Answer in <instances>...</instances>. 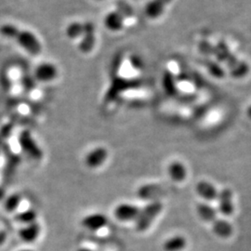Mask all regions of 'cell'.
<instances>
[{
    "instance_id": "cell-9",
    "label": "cell",
    "mask_w": 251,
    "mask_h": 251,
    "mask_svg": "<svg viewBox=\"0 0 251 251\" xmlns=\"http://www.w3.org/2000/svg\"><path fill=\"white\" fill-rule=\"evenodd\" d=\"M140 213V209L137 206L130 204H121L117 206L115 210V215L117 220L122 222L134 221Z\"/></svg>"
},
{
    "instance_id": "cell-1",
    "label": "cell",
    "mask_w": 251,
    "mask_h": 251,
    "mask_svg": "<svg viewBox=\"0 0 251 251\" xmlns=\"http://www.w3.org/2000/svg\"><path fill=\"white\" fill-rule=\"evenodd\" d=\"M19 144L22 151L33 160H41L44 152L40 145L37 144L35 138L29 130H23L18 137Z\"/></svg>"
},
{
    "instance_id": "cell-13",
    "label": "cell",
    "mask_w": 251,
    "mask_h": 251,
    "mask_svg": "<svg viewBox=\"0 0 251 251\" xmlns=\"http://www.w3.org/2000/svg\"><path fill=\"white\" fill-rule=\"evenodd\" d=\"M213 231L218 236L228 238L233 233V226L225 220L217 219L213 222Z\"/></svg>"
},
{
    "instance_id": "cell-14",
    "label": "cell",
    "mask_w": 251,
    "mask_h": 251,
    "mask_svg": "<svg viewBox=\"0 0 251 251\" xmlns=\"http://www.w3.org/2000/svg\"><path fill=\"white\" fill-rule=\"evenodd\" d=\"M169 175L175 181H182L186 177V169L179 162H173L169 167Z\"/></svg>"
},
{
    "instance_id": "cell-7",
    "label": "cell",
    "mask_w": 251,
    "mask_h": 251,
    "mask_svg": "<svg viewBox=\"0 0 251 251\" xmlns=\"http://www.w3.org/2000/svg\"><path fill=\"white\" fill-rule=\"evenodd\" d=\"M58 75V69L52 63H44L39 64L35 70V77L41 82L54 80Z\"/></svg>"
},
{
    "instance_id": "cell-24",
    "label": "cell",
    "mask_w": 251,
    "mask_h": 251,
    "mask_svg": "<svg viewBox=\"0 0 251 251\" xmlns=\"http://www.w3.org/2000/svg\"><path fill=\"white\" fill-rule=\"evenodd\" d=\"M18 251H35L34 250H31V249H24V250H20Z\"/></svg>"
},
{
    "instance_id": "cell-6",
    "label": "cell",
    "mask_w": 251,
    "mask_h": 251,
    "mask_svg": "<svg viewBox=\"0 0 251 251\" xmlns=\"http://www.w3.org/2000/svg\"><path fill=\"white\" fill-rule=\"evenodd\" d=\"M107 156V150L105 148L97 147L87 153L85 163L90 169H97L105 162Z\"/></svg>"
},
{
    "instance_id": "cell-2",
    "label": "cell",
    "mask_w": 251,
    "mask_h": 251,
    "mask_svg": "<svg viewBox=\"0 0 251 251\" xmlns=\"http://www.w3.org/2000/svg\"><path fill=\"white\" fill-rule=\"evenodd\" d=\"M162 208L163 206L159 201H153L140 210L139 215L135 220L137 230L140 232L147 230L149 226L152 225L153 220L159 215Z\"/></svg>"
},
{
    "instance_id": "cell-21",
    "label": "cell",
    "mask_w": 251,
    "mask_h": 251,
    "mask_svg": "<svg viewBox=\"0 0 251 251\" xmlns=\"http://www.w3.org/2000/svg\"><path fill=\"white\" fill-rule=\"evenodd\" d=\"M7 239H8V233L5 230L1 229L0 230V247L7 242Z\"/></svg>"
},
{
    "instance_id": "cell-17",
    "label": "cell",
    "mask_w": 251,
    "mask_h": 251,
    "mask_svg": "<svg viewBox=\"0 0 251 251\" xmlns=\"http://www.w3.org/2000/svg\"><path fill=\"white\" fill-rule=\"evenodd\" d=\"M138 195L139 198L143 199H153L163 195V190L157 185H145L140 188Z\"/></svg>"
},
{
    "instance_id": "cell-4",
    "label": "cell",
    "mask_w": 251,
    "mask_h": 251,
    "mask_svg": "<svg viewBox=\"0 0 251 251\" xmlns=\"http://www.w3.org/2000/svg\"><path fill=\"white\" fill-rule=\"evenodd\" d=\"M107 224V217L101 213H92L90 215L85 216L81 221L82 226L91 232L99 231L104 228Z\"/></svg>"
},
{
    "instance_id": "cell-23",
    "label": "cell",
    "mask_w": 251,
    "mask_h": 251,
    "mask_svg": "<svg viewBox=\"0 0 251 251\" xmlns=\"http://www.w3.org/2000/svg\"><path fill=\"white\" fill-rule=\"evenodd\" d=\"M76 251H93L92 250H90V249H88V248H80V249H78Z\"/></svg>"
},
{
    "instance_id": "cell-19",
    "label": "cell",
    "mask_w": 251,
    "mask_h": 251,
    "mask_svg": "<svg viewBox=\"0 0 251 251\" xmlns=\"http://www.w3.org/2000/svg\"><path fill=\"white\" fill-rule=\"evenodd\" d=\"M20 29L16 25L6 24L0 27V34L7 38L10 39H16V37L20 33Z\"/></svg>"
},
{
    "instance_id": "cell-8",
    "label": "cell",
    "mask_w": 251,
    "mask_h": 251,
    "mask_svg": "<svg viewBox=\"0 0 251 251\" xmlns=\"http://www.w3.org/2000/svg\"><path fill=\"white\" fill-rule=\"evenodd\" d=\"M219 210L225 216H231L233 213V192L225 188L219 194Z\"/></svg>"
},
{
    "instance_id": "cell-10",
    "label": "cell",
    "mask_w": 251,
    "mask_h": 251,
    "mask_svg": "<svg viewBox=\"0 0 251 251\" xmlns=\"http://www.w3.org/2000/svg\"><path fill=\"white\" fill-rule=\"evenodd\" d=\"M83 38L79 44V50L83 52L90 51L95 44V36H94V25L91 23L84 24V33Z\"/></svg>"
},
{
    "instance_id": "cell-20",
    "label": "cell",
    "mask_w": 251,
    "mask_h": 251,
    "mask_svg": "<svg viewBox=\"0 0 251 251\" xmlns=\"http://www.w3.org/2000/svg\"><path fill=\"white\" fill-rule=\"evenodd\" d=\"M84 33V24L72 23L66 28V35L69 38H76Z\"/></svg>"
},
{
    "instance_id": "cell-11",
    "label": "cell",
    "mask_w": 251,
    "mask_h": 251,
    "mask_svg": "<svg viewBox=\"0 0 251 251\" xmlns=\"http://www.w3.org/2000/svg\"><path fill=\"white\" fill-rule=\"evenodd\" d=\"M198 195L201 198L206 199L207 201H214L218 199L219 193L217 192L215 187L208 181H200L197 186Z\"/></svg>"
},
{
    "instance_id": "cell-15",
    "label": "cell",
    "mask_w": 251,
    "mask_h": 251,
    "mask_svg": "<svg viewBox=\"0 0 251 251\" xmlns=\"http://www.w3.org/2000/svg\"><path fill=\"white\" fill-rule=\"evenodd\" d=\"M198 212L200 218L207 223H213L218 219L215 208H213L212 206L207 204H204V203L199 204L198 206Z\"/></svg>"
},
{
    "instance_id": "cell-12",
    "label": "cell",
    "mask_w": 251,
    "mask_h": 251,
    "mask_svg": "<svg viewBox=\"0 0 251 251\" xmlns=\"http://www.w3.org/2000/svg\"><path fill=\"white\" fill-rule=\"evenodd\" d=\"M38 213L35 208L28 207L26 209L21 210L15 215V220L19 224L23 225H30L38 222Z\"/></svg>"
},
{
    "instance_id": "cell-5",
    "label": "cell",
    "mask_w": 251,
    "mask_h": 251,
    "mask_svg": "<svg viewBox=\"0 0 251 251\" xmlns=\"http://www.w3.org/2000/svg\"><path fill=\"white\" fill-rule=\"evenodd\" d=\"M41 232H42L41 225L38 222H36L30 225H23V227L19 230V236L22 241L32 244L36 242V240L39 238Z\"/></svg>"
},
{
    "instance_id": "cell-22",
    "label": "cell",
    "mask_w": 251,
    "mask_h": 251,
    "mask_svg": "<svg viewBox=\"0 0 251 251\" xmlns=\"http://www.w3.org/2000/svg\"><path fill=\"white\" fill-rule=\"evenodd\" d=\"M6 197V192H5V190L2 188V187H0V201L1 200H3L4 198Z\"/></svg>"
},
{
    "instance_id": "cell-3",
    "label": "cell",
    "mask_w": 251,
    "mask_h": 251,
    "mask_svg": "<svg viewBox=\"0 0 251 251\" xmlns=\"http://www.w3.org/2000/svg\"><path fill=\"white\" fill-rule=\"evenodd\" d=\"M16 40L24 50H25L28 53L36 56L41 52V44L32 32L28 30H21Z\"/></svg>"
},
{
    "instance_id": "cell-18",
    "label": "cell",
    "mask_w": 251,
    "mask_h": 251,
    "mask_svg": "<svg viewBox=\"0 0 251 251\" xmlns=\"http://www.w3.org/2000/svg\"><path fill=\"white\" fill-rule=\"evenodd\" d=\"M23 197L19 193H13L5 198L4 207L8 212H16L22 204Z\"/></svg>"
},
{
    "instance_id": "cell-16",
    "label": "cell",
    "mask_w": 251,
    "mask_h": 251,
    "mask_svg": "<svg viewBox=\"0 0 251 251\" xmlns=\"http://www.w3.org/2000/svg\"><path fill=\"white\" fill-rule=\"evenodd\" d=\"M186 247V240L180 235L173 236L168 239L164 244V249L166 251H181Z\"/></svg>"
}]
</instances>
